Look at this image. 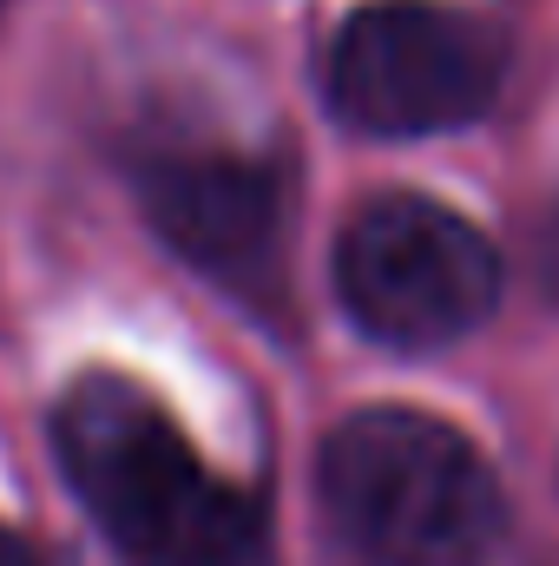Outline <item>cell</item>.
I'll list each match as a JSON object with an SVG mask.
<instances>
[{
	"instance_id": "6",
	"label": "cell",
	"mask_w": 559,
	"mask_h": 566,
	"mask_svg": "<svg viewBox=\"0 0 559 566\" xmlns=\"http://www.w3.org/2000/svg\"><path fill=\"white\" fill-rule=\"evenodd\" d=\"M540 283H547V296L559 303V205L547 211V224H540Z\"/></svg>"
},
{
	"instance_id": "1",
	"label": "cell",
	"mask_w": 559,
	"mask_h": 566,
	"mask_svg": "<svg viewBox=\"0 0 559 566\" xmlns=\"http://www.w3.org/2000/svg\"><path fill=\"white\" fill-rule=\"evenodd\" d=\"M53 448L86 514L133 566H251L264 554V507L211 474L133 376H80L53 409Z\"/></svg>"
},
{
	"instance_id": "4",
	"label": "cell",
	"mask_w": 559,
	"mask_h": 566,
	"mask_svg": "<svg viewBox=\"0 0 559 566\" xmlns=\"http://www.w3.org/2000/svg\"><path fill=\"white\" fill-rule=\"evenodd\" d=\"M336 290L369 336L395 349H441L494 310L500 258L461 211L382 191L342 224Z\"/></svg>"
},
{
	"instance_id": "7",
	"label": "cell",
	"mask_w": 559,
	"mask_h": 566,
	"mask_svg": "<svg viewBox=\"0 0 559 566\" xmlns=\"http://www.w3.org/2000/svg\"><path fill=\"white\" fill-rule=\"evenodd\" d=\"M0 566H40V560H33V547H27L7 521H0Z\"/></svg>"
},
{
	"instance_id": "3",
	"label": "cell",
	"mask_w": 559,
	"mask_h": 566,
	"mask_svg": "<svg viewBox=\"0 0 559 566\" xmlns=\"http://www.w3.org/2000/svg\"><path fill=\"white\" fill-rule=\"evenodd\" d=\"M507 46L494 20L447 0H369L329 40V106L362 133H447L494 106Z\"/></svg>"
},
{
	"instance_id": "5",
	"label": "cell",
	"mask_w": 559,
	"mask_h": 566,
	"mask_svg": "<svg viewBox=\"0 0 559 566\" xmlns=\"http://www.w3.org/2000/svg\"><path fill=\"white\" fill-rule=\"evenodd\" d=\"M139 198L158 238L204 277L264 296L283 251L277 165L224 145H158L139 158Z\"/></svg>"
},
{
	"instance_id": "2",
	"label": "cell",
	"mask_w": 559,
	"mask_h": 566,
	"mask_svg": "<svg viewBox=\"0 0 559 566\" xmlns=\"http://www.w3.org/2000/svg\"><path fill=\"white\" fill-rule=\"evenodd\" d=\"M329 534L362 566H481L500 541V481L481 448L421 409H356L316 461Z\"/></svg>"
}]
</instances>
